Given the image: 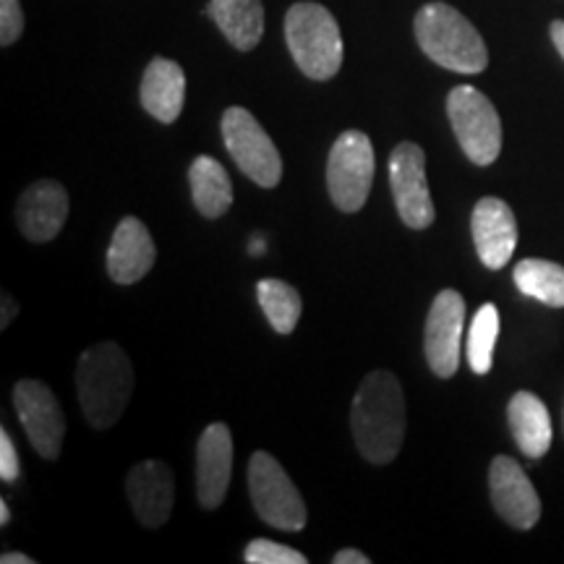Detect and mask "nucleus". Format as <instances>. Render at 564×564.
Masks as SVG:
<instances>
[{"label":"nucleus","mask_w":564,"mask_h":564,"mask_svg":"<svg viewBox=\"0 0 564 564\" xmlns=\"http://www.w3.org/2000/svg\"><path fill=\"white\" fill-rule=\"evenodd\" d=\"M232 476V436L225 423H209L196 444V499L204 510L225 502Z\"/></svg>","instance_id":"obj_14"},{"label":"nucleus","mask_w":564,"mask_h":564,"mask_svg":"<svg viewBox=\"0 0 564 564\" xmlns=\"http://www.w3.org/2000/svg\"><path fill=\"white\" fill-rule=\"evenodd\" d=\"M19 455L17 447H13V440L9 436V432H0V478L3 484H13L19 478Z\"/></svg>","instance_id":"obj_27"},{"label":"nucleus","mask_w":564,"mask_h":564,"mask_svg":"<svg viewBox=\"0 0 564 564\" xmlns=\"http://www.w3.org/2000/svg\"><path fill=\"white\" fill-rule=\"evenodd\" d=\"M126 497L141 525H165L175 505V476L171 465L162 460H141L133 465L126 478Z\"/></svg>","instance_id":"obj_13"},{"label":"nucleus","mask_w":564,"mask_h":564,"mask_svg":"<svg viewBox=\"0 0 564 564\" xmlns=\"http://www.w3.org/2000/svg\"><path fill=\"white\" fill-rule=\"evenodd\" d=\"M158 249L152 232L139 217H123L118 223L108 249V274L118 285H133L152 270Z\"/></svg>","instance_id":"obj_17"},{"label":"nucleus","mask_w":564,"mask_h":564,"mask_svg":"<svg viewBox=\"0 0 564 564\" xmlns=\"http://www.w3.org/2000/svg\"><path fill=\"white\" fill-rule=\"evenodd\" d=\"M223 139L232 162L241 167L246 178L257 186L274 188L282 178V158L262 129V123L246 108H228L223 116Z\"/></svg>","instance_id":"obj_8"},{"label":"nucleus","mask_w":564,"mask_h":564,"mask_svg":"<svg viewBox=\"0 0 564 564\" xmlns=\"http://www.w3.org/2000/svg\"><path fill=\"white\" fill-rule=\"evenodd\" d=\"M24 32V11L19 0H0V45L11 47Z\"/></svg>","instance_id":"obj_26"},{"label":"nucleus","mask_w":564,"mask_h":564,"mask_svg":"<svg viewBox=\"0 0 564 564\" xmlns=\"http://www.w3.org/2000/svg\"><path fill=\"white\" fill-rule=\"evenodd\" d=\"M285 40L295 66L314 82H329L343 66V34L333 11L301 0L285 13Z\"/></svg>","instance_id":"obj_4"},{"label":"nucleus","mask_w":564,"mask_h":564,"mask_svg":"<svg viewBox=\"0 0 564 564\" xmlns=\"http://www.w3.org/2000/svg\"><path fill=\"white\" fill-rule=\"evenodd\" d=\"M141 108L160 123H175L186 100V74L171 58H152L141 76Z\"/></svg>","instance_id":"obj_18"},{"label":"nucleus","mask_w":564,"mask_h":564,"mask_svg":"<svg viewBox=\"0 0 564 564\" xmlns=\"http://www.w3.org/2000/svg\"><path fill=\"white\" fill-rule=\"evenodd\" d=\"M447 116L457 144L474 165H491L502 152V121L489 97L476 87H455L447 95Z\"/></svg>","instance_id":"obj_5"},{"label":"nucleus","mask_w":564,"mask_h":564,"mask_svg":"<svg viewBox=\"0 0 564 564\" xmlns=\"http://www.w3.org/2000/svg\"><path fill=\"white\" fill-rule=\"evenodd\" d=\"M499 337V312L494 303H484L478 308L474 322H470L468 343H465V356H468L470 369L476 373H489L494 364V345Z\"/></svg>","instance_id":"obj_24"},{"label":"nucleus","mask_w":564,"mask_h":564,"mask_svg":"<svg viewBox=\"0 0 564 564\" xmlns=\"http://www.w3.org/2000/svg\"><path fill=\"white\" fill-rule=\"evenodd\" d=\"M257 295L274 333L291 335L303 312L301 293L295 291L293 285H288V282L267 278V280H259Z\"/></svg>","instance_id":"obj_23"},{"label":"nucleus","mask_w":564,"mask_h":564,"mask_svg":"<svg viewBox=\"0 0 564 564\" xmlns=\"http://www.w3.org/2000/svg\"><path fill=\"white\" fill-rule=\"evenodd\" d=\"M465 327V299L457 291H442L436 295L423 329V350L429 369L440 379H449L460 366V343Z\"/></svg>","instance_id":"obj_11"},{"label":"nucleus","mask_w":564,"mask_h":564,"mask_svg":"<svg viewBox=\"0 0 564 564\" xmlns=\"http://www.w3.org/2000/svg\"><path fill=\"white\" fill-rule=\"evenodd\" d=\"M518 291L546 306L564 308V267L549 259H523L512 272Z\"/></svg>","instance_id":"obj_22"},{"label":"nucleus","mask_w":564,"mask_h":564,"mask_svg":"<svg viewBox=\"0 0 564 564\" xmlns=\"http://www.w3.org/2000/svg\"><path fill=\"white\" fill-rule=\"evenodd\" d=\"M249 494L253 510L267 525L299 533L308 523L306 505L285 468L270 453H253L249 460Z\"/></svg>","instance_id":"obj_6"},{"label":"nucleus","mask_w":564,"mask_h":564,"mask_svg":"<svg viewBox=\"0 0 564 564\" xmlns=\"http://www.w3.org/2000/svg\"><path fill=\"white\" fill-rule=\"evenodd\" d=\"M350 429L358 453L373 465H387L405 442V394L392 371L366 373L350 408Z\"/></svg>","instance_id":"obj_1"},{"label":"nucleus","mask_w":564,"mask_h":564,"mask_svg":"<svg viewBox=\"0 0 564 564\" xmlns=\"http://www.w3.org/2000/svg\"><path fill=\"white\" fill-rule=\"evenodd\" d=\"M390 186L400 220L411 230L432 228L436 212L429 192L426 154L413 141H400L390 154Z\"/></svg>","instance_id":"obj_10"},{"label":"nucleus","mask_w":564,"mask_h":564,"mask_svg":"<svg viewBox=\"0 0 564 564\" xmlns=\"http://www.w3.org/2000/svg\"><path fill=\"white\" fill-rule=\"evenodd\" d=\"M369 562H371L369 556L358 552V549H343V552H337L333 556V564H369Z\"/></svg>","instance_id":"obj_28"},{"label":"nucleus","mask_w":564,"mask_h":564,"mask_svg":"<svg viewBox=\"0 0 564 564\" xmlns=\"http://www.w3.org/2000/svg\"><path fill=\"white\" fill-rule=\"evenodd\" d=\"M415 42L436 66L455 74H481L489 66V51L481 32L449 3H426L413 19Z\"/></svg>","instance_id":"obj_3"},{"label":"nucleus","mask_w":564,"mask_h":564,"mask_svg":"<svg viewBox=\"0 0 564 564\" xmlns=\"http://www.w3.org/2000/svg\"><path fill=\"white\" fill-rule=\"evenodd\" d=\"M470 230H474V243L484 267L489 270H502L510 262L514 249H518V220L510 204L497 199V196H484L474 207L470 217Z\"/></svg>","instance_id":"obj_15"},{"label":"nucleus","mask_w":564,"mask_h":564,"mask_svg":"<svg viewBox=\"0 0 564 564\" xmlns=\"http://www.w3.org/2000/svg\"><path fill=\"white\" fill-rule=\"evenodd\" d=\"M188 183H192V199L199 215L207 220L228 215L232 207V183L223 162L209 158V154H199L188 167Z\"/></svg>","instance_id":"obj_21"},{"label":"nucleus","mask_w":564,"mask_h":564,"mask_svg":"<svg viewBox=\"0 0 564 564\" xmlns=\"http://www.w3.org/2000/svg\"><path fill=\"white\" fill-rule=\"evenodd\" d=\"M243 560L249 564H306V554H301L299 549H291L285 544L270 539H253L246 546Z\"/></svg>","instance_id":"obj_25"},{"label":"nucleus","mask_w":564,"mask_h":564,"mask_svg":"<svg viewBox=\"0 0 564 564\" xmlns=\"http://www.w3.org/2000/svg\"><path fill=\"white\" fill-rule=\"evenodd\" d=\"M207 17H212L225 40L236 51L251 53L264 34L262 0H209Z\"/></svg>","instance_id":"obj_20"},{"label":"nucleus","mask_w":564,"mask_h":564,"mask_svg":"<svg viewBox=\"0 0 564 564\" xmlns=\"http://www.w3.org/2000/svg\"><path fill=\"white\" fill-rule=\"evenodd\" d=\"M13 408L34 453L45 460H58L66 436V415L51 387L40 379H21L13 387Z\"/></svg>","instance_id":"obj_9"},{"label":"nucleus","mask_w":564,"mask_h":564,"mask_svg":"<svg viewBox=\"0 0 564 564\" xmlns=\"http://www.w3.org/2000/svg\"><path fill=\"white\" fill-rule=\"evenodd\" d=\"M68 194L58 181H34L17 204V225L32 243H47L68 220Z\"/></svg>","instance_id":"obj_16"},{"label":"nucleus","mask_w":564,"mask_h":564,"mask_svg":"<svg viewBox=\"0 0 564 564\" xmlns=\"http://www.w3.org/2000/svg\"><path fill=\"white\" fill-rule=\"evenodd\" d=\"M373 183V147L364 131H343L327 160V188L340 212H358Z\"/></svg>","instance_id":"obj_7"},{"label":"nucleus","mask_w":564,"mask_h":564,"mask_svg":"<svg viewBox=\"0 0 564 564\" xmlns=\"http://www.w3.org/2000/svg\"><path fill=\"white\" fill-rule=\"evenodd\" d=\"M0 562H3V564H34L32 556L19 554V552H9V554H3V556H0Z\"/></svg>","instance_id":"obj_31"},{"label":"nucleus","mask_w":564,"mask_h":564,"mask_svg":"<svg viewBox=\"0 0 564 564\" xmlns=\"http://www.w3.org/2000/svg\"><path fill=\"white\" fill-rule=\"evenodd\" d=\"M507 419L520 453L531 460H539L552 447V415L544 400L533 392H518L507 408Z\"/></svg>","instance_id":"obj_19"},{"label":"nucleus","mask_w":564,"mask_h":564,"mask_svg":"<svg viewBox=\"0 0 564 564\" xmlns=\"http://www.w3.org/2000/svg\"><path fill=\"white\" fill-rule=\"evenodd\" d=\"M251 253H264V243H259V238H253V243H251Z\"/></svg>","instance_id":"obj_33"},{"label":"nucleus","mask_w":564,"mask_h":564,"mask_svg":"<svg viewBox=\"0 0 564 564\" xmlns=\"http://www.w3.org/2000/svg\"><path fill=\"white\" fill-rule=\"evenodd\" d=\"M76 392L91 429H110L121 421L133 394L131 358L118 343H97L76 364Z\"/></svg>","instance_id":"obj_2"},{"label":"nucleus","mask_w":564,"mask_h":564,"mask_svg":"<svg viewBox=\"0 0 564 564\" xmlns=\"http://www.w3.org/2000/svg\"><path fill=\"white\" fill-rule=\"evenodd\" d=\"M17 312H19L17 301L9 299V295H3V316H0V329H6V327H9L13 316H17Z\"/></svg>","instance_id":"obj_30"},{"label":"nucleus","mask_w":564,"mask_h":564,"mask_svg":"<svg viewBox=\"0 0 564 564\" xmlns=\"http://www.w3.org/2000/svg\"><path fill=\"white\" fill-rule=\"evenodd\" d=\"M11 520V512H9V505L0 502V525H9Z\"/></svg>","instance_id":"obj_32"},{"label":"nucleus","mask_w":564,"mask_h":564,"mask_svg":"<svg viewBox=\"0 0 564 564\" xmlns=\"http://www.w3.org/2000/svg\"><path fill=\"white\" fill-rule=\"evenodd\" d=\"M549 34H552V42L554 47L560 51V55L564 58V21H552V26H549Z\"/></svg>","instance_id":"obj_29"},{"label":"nucleus","mask_w":564,"mask_h":564,"mask_svg":"<svg viewBox=\"0 0 564 564\" xmlns=\"http://www.w3.org/2000/svg\"><path fill=\"white\" fill-rule=\"evenodd\" d=\"M489 494L494 510L514 531H531L541 520L539 491L533 489L531 478L512 457L499 455L491 460Z\"/></svg>","instance_id":"obj_12"}]
</instances>
